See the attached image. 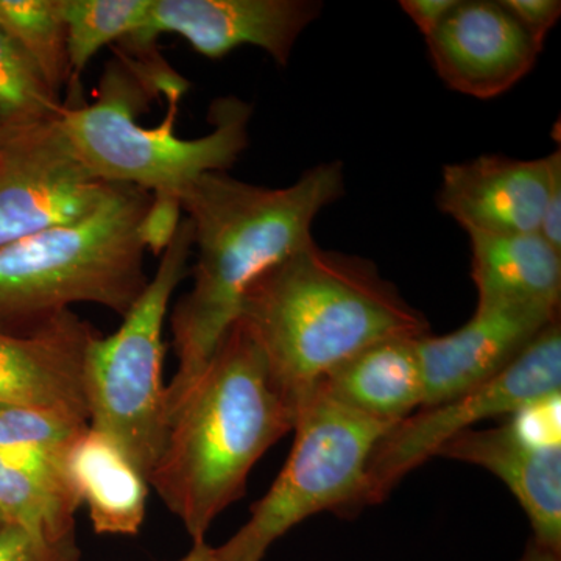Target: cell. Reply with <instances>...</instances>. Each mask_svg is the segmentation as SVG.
<instances>
[{
	"label": "cell",
	"instance_id": "cell-32",
	"mask_svg": "<svg viewBox=\"0 0 561 561\" xmlns=\"http://www.w3.org/2000/svg\"><path fill=\"white\" fill-rule=\"evenodd\" d=\"M7 524L9 523H7L5 516H3V513L0 512V529H3V527L7 526Z\"/></svg>",
	"mask_w": 561,
	"mask_h": 561
},
{
	"label": "cell",
	"instance_id": "cell-29",
	"mask_svg": "<svg viewBox=\"0 0 561 561\" xmlns=\"http://www.w3.org/2000/svg\"><path fill=\"white\" fill-rule=\"evenodd\" d=\"M176 561H220L219 551L206 540L192 542L191 551Z\"/></svg>",
	"mask_w": 561,
	"mask_h": 561
},
{
	"label": "cell",
	"instance_id": "cell-16",
	"mask_svg": "<svg viewBox=\"0 0 561 561\" xmlns=\"http://www.w3.org/2000/svg\"><path fill=\"white\" fill-rule=\"evenodd\" d=\"M317 383L351 411L386 424L408 419L426 400L416 339L375 343Z\"/></svg>",
	"mask_w": 561,
	"mask_h": 561
},
{
	"label": "cell",
	"instance_id": "cell-4",
	"mask_svg": "<svg viewBox=\"0 0 561 561\" xmlns=\"http://www.w3.org/2000/svg\"><path fill=\"white\" fill-rule=\"evenodd\" d=\"M187 80L150 50L121 55L106 66L91 103H62L60 122L77 157L110 184H128L180 201L205 173L227 172L249 146L253 106L236 95L210 105L213 130L197 139L173 131Z\"/></svg>",
	"mask_w": 561,
	"mask_h": 561
},
{
	"label": "cell",
	"instance_id": "cell-19",
	"mask_svg": "<svg viewBox=\"0 0 561 561\" xmlns=\"http://www.w3.org/2000/svg\"><path fill=\"white\" fill-rule=\"evenodd\" d=\"M468 238L478 302H526L560 309L561 253L538 232Z\"/></svg>",
	"mask_w": 561,
	"mask_h": 561
},
{
	"label": "cell",
	"instance_id": "cell-30",
	"mask_svg": "<svg viewBox=\"0 0 561 561\" xmlns=\"http://www.w3.org/2000/svg\"><path fill=\"white\" fill-rule=\"evenodd\" d=\"M522 561H561V556H557V553L548 551V549H542L537 542L530 541Z\"/></svg>",
	"mask_w": 561,
	"mask_h": 561
},
{
	"label": "cell",
	"instance_id": "cell-24",
	"mask_svg": "<svg viewBox=\"0 0 561 561\" xmlns=\"http://www.w3.org/2000/svg\"><path fill=\"white\" fill-rule=\"evenodd\" d=\"M561 394L553 393L523 405L508 416L507 426L538 448H561Z\"/></svg>",
	"mask_w": 561,
	"mask_h": 561
},
{
	"label": "cell",
	"instance_id": "cell-5",
	"mask_svg": "<svg viewBox=\"0 0 561 561\" xmlns=\"http://www.w3.org/2000/svg\"><path fill=\"white\" fill-rule=\"evenodd\" d=\"M151 198L117 184L87 219L0 247V331L28 334L76 302L127 316L150 280L140 228Z\"/></svg>",
	"mask_w": 561,
	"mask_h": 561
},
{
	"label": "cell",
	"instance_id": "cell-6",
	"mask_svg": "<svg viewBox=\"0 0 561 561\" xmlns=\"http://www.w3.org/2000/svg\"><path fill=\"white\" fill-rule=\"evenodd\" d=\"M192 249L194 230L186 217L119 330L99 335L84 357L90 427L108 437L147 481L169 431L162 328L173 291L190 275Z\"/></svg>",
	"mask_w": 561,
	"mask_h": 561
},
{
	"label": "cell",
	"instance_id": "cell-26",
	"mask_svg": "<svg viewBox=\"0 0 561 561\" xmlns=\"http://www.w3.org/2000/svg\"><path fill=\"white\" fill-rule=\"evenodd\" d=\"M181 210L183 209H181L179 198L153 195L149 209L144 216L142 228H140L147 250L161 256L162 251L168 249L173 236L179 230Z\"/></svg>",
	"mask_w": 561,
	"mask_h": 561
},
{
	"label": "cell",
	"instance_id": "cell-15",
	"mask_svg": "<svg viewBox=\"0 0 561 561\" xmlns=\"http://www.w3.org/2000/svg\"><path fill=\"white\" fill-rule=\"evenodd\" d=\"M435 457L476 465L497 476L519 502L531 541L561 556V448H538L507 426L461 432Z\"/></svg>",
	"mask_w": 561,
	"mask_h": 561
},
{
	"label": "cell",
	"instance_id": "cell-9",
	"mask_svg": "<svg viewBox=\"0 0 561 561\" xmlns=\"http://www.w3.org/2000/svg\"><path fill=\"white\" fill-rule=\"evenodd\" d=\"M116 187L84 168L60 113L10 119L0 139V247L87 219Z\"/></svg>",
	"mask_w": 561,
	"mask_h": 561
},
{
	"label": "cell",
	"instance_id": "cell-23",
	"mask_svg": "<svg viewBox=\"0 0 561 561\" xmlns=\"http://www.w3.org/2000/svg\"><path fill=\"white\" fill-rule=\"evenodd\" d=\"M90 424L35 405L0 402V449H36L62 456Z\"/></svg>",
	"mask_w": 561,
	"mask_h": 561
},
{
	"label": "cell",
	"instance_id": "cell-1",
	"mask_svg": "<svg viewBox=\"0 0 561 561\" xmlns=\"http://www.w3.org/2000/svg\"><path fill=\"white\" fill-rule=\"evenodd\" d=\"M345 195L341 161L308 169L286 187L257 186L210 172L180 195L194 230V284L171 317L175 375L165 389L173 413L238 320L251 284L312 239L319 214Z\"/></svg>",
	"mask_w": 561,
	"mask_h": 561
},
{
	"label": "cell",
	"instance_id": "cell-27",
	"mask_svg": "<svg viewBox=\"0 0 561 561\" xmlns=\"http://www.w3.org/2000/svg\"><path fill=\"white\" fill-rule=\"evenodd\" d=\"M502 5L531 38L545 46L546 36L560 20L559 0H501Z\"/></svg>",
	"mask_w": 561,
	"mask_h": 561
},
{
	"label": "cell",
	"instance_id": "cell-20",
	"mask_svg": "<svg viewBox=\"0 0 561 561\" xmlns=\"http://www.w3.org/2000/svg\"><path fill=\"white\" fill-rule=\"evenodd\" d=\"M0 28L35 62L54 94L72 84L61 0H0Z\"/></svg>",
	"mask_w": 561,
	"mask_h": 561
},
{
	"label": "cell",
	"instance_id": "cell-14",
	"mask_svg": "<svg viewBox=\"0 0 561 561\" xmlns=\"http://www.w3.org/2000/svg\"><path fill=\"white\" fill-rule=\"evenodd\" d=\"M99 335L72 311L28 334L0 331V402L50 409L90 424L83 365Z\"/></svg>",
	"mask_w": 561,
	"mask_h": 561
},
{
	"label": "cell",
	"instance_id": "cell-18",
	"mask_svg": "<svg viewBox=\"0 0 561 561\" xmlns=\"http://www.w3.org/2000/svg\"><path fill=\"white\" fill-rule=\"evenodd\" d=\"M80 505L65 454L0 449V512L7 523L47 541L73 540Z\"/></svg>",
	"mask_w": 561,
	"mask_h": 561
},
{
	"label": "cell",
	"instance_id": "cell-21",
	"mask_svg": "<svg viewBox=\"0 0 561 561\" xmlns=\"http://www.w3.org/2000/svg\"><path fill=\"white\" fill-rule=\"evenodd\" d=\"M151 5L153 0H61L73 94H80L81 73L98 51L140 31Z\"/></svg>",
	"mask_w": 561,
	"mask_h": 561
},
{
	"label": "cell",
	"instance_id": "cell-31",
	"mask_svg": "<svg viewBox=\"0 0 561 561\" xmlns=\"http://www.w3.org/2000/svg\"><path fill=\"white\" fill-rule=\"evenodd\" d=\"M10 119H13V117L3 116V114L0 113V139H2L3 133L7 130V125H9Z\"/></svg>",
	"mask_w": 561,
	"mask_h": 561
},
{
	"label": "cell",
	"instance_id": "cell-17",
	"mask_svg": "<svg viewBox=\"0 0 561 561\" xmlns=\"http://www.w3.org/2000/svg\"><path fill=\"white\" fill-rule=\"evenodd\" d=\"M65 467L98 534H139L149 482L108 437L88 426L66 449Z\"/></svg>",
	"mask_w": 561,
	"mask_h": 561
},
{
	"label": "cell",
	"instance_id": "cell-25",
	"mask_svg": "<svg viewBox=\"0 0 561 561\" xmlns=\"http://www.w3.org/2000/svg\"><path fill=\"white\" fill-rule=\"evenodd\" d=\"M0 561H80V549L76 538L51 542L7 524L0 529Z\"/></svg>",
	"mask_w": 561,
	"mask_h": 561
},
{
	"label": "cell",
	"instance_id": "cell-10",
	"mask_svg": "<svg viewBox=\"0 0 561 561\" xmlns=\"http://www.w3.org/2000/svg\"><path fill=\"white\" fill-rule=\"evenodd\" d=\"M321 9L316 0H153L144 27L121 43L127 51L153 49L158 36L175 33L210 60L253 46L287 66Z\"/></svg>",
	"mask_w": 561,
	"mask_h": 561
},
{
	"label": "cell",
	"instance_id": "cell-28",
	"mask_svg": "<svg viewBox=\"0 0 561 561\" xmlns=\"http://www.w3.org/2000/svg\"><path fill=\"white\" fill-rule=\"evenodd\" d=\"M457 3L459 0H402L401 9L427 38L453 13Z\"/></svg>",
	"mask_w": 561,
	"mask_h": 561
},
{
	"label": "cell",
	"instance_id": "cell-7",
	"mask_svg": "<svg viewBox=\"0 0 561 561\" xmlns=\"http://www.w3.org/2000/svg\"><path fill=\"white\" fill-rule=\"evenodd\" d=\"M393 426L351 411L319 383L301 391L289 459L249 522L217 548L220 561H262L273 542L317 513L356 516L368 507V463Z\"/></svg>",
	"mask_w": 561,
	"mask_h": 561
},
{
	"label": "cell",
	"instance_id": "cell-12",
	"mask_svg": "<svg viewBox=\"0 0 561 561\" xmlns=\"http://www.w3.org/2000/svg\"><path fill=\"white\" fill-rule=\"evenodd\" d=\"M560 309L526 302H478L459 330L416 339L424 408L453 400L504 370L552 321Z\"/></svg>",
	"mask_w": 561,
	"mask_h": 561
},
{
	"label": "cell",
	"instance_id": "cell-3",
	"mask_svg": "<svg viewBox=\"0 0 561 561\" xmlns=\"http://www.w3.org/2000/svg\"><path fill=\"white\" fill-rule=\"evenodd\" d=\"M238 319L295 398L362 350L431 330L375 262L313 238L251 284Z\"/></svg>",
	"mask_w": 561,
	"mask_h": 561
},
{
	"label": "cell",
	"instance_id": "cell-8",
	"mask_svg": "<svg viewBox=\"0 0 561 561\" xmlns=\"http://www.w3.org/2000/svg\"><path fill=\"white\" fill-rule=\"evenodd\" d=\"M560 391L561 323L557 319L490 381L442 404L421 408L390 427L368 463V507L381 504L409 472L437 456L456 435Z\"/></svg>",
	"mask_w": 561,
	"mask_h": 561
},
{
	"label": "cell",
	"instance_id": "cell-22",
	"mask_svg": "<svg viewBox=\"0 0 561 561\" xmlns=\"http://www.w3.org/2000/svg\"><path fill=\"white\" fill-rule=\"evenodd\" d=\"M62 102L35 62L0 28V113L13 119L54 116Z\"/></svg>",
	"mask_w": 561,
	"mask_h": 561
},
{
	"label": "cell",
	"instance_id": "cell-11",
	"mask_svg": "<svg viewBox=\"0 0 561 561\" xmlns=\"http://www.w3.org/2000/svg\"><path fill=\"white\" fill-rule=\"evenodd\" d=\"M426 43L443 83L481 101L516 87L542 50L501 0H459Z\"/></svg>",
	"mask_w": 561,
	"mask_h": 561
},
{
	"label": "cell",
	"instance_id": "cell-13",
	"mask_svg": "<svg viewBox=\"0 0 561 561\" xmlns=\"http://www.w3.org/2000/svg\"><path fill=\"white\" fill-rule=\"evenodd\" d=\"M561 151L537 160L482 154L443 168L438 208L467 234L538 232Z\"/></svg>",
	"mask_w": 561,
	"mask_h": 561
},
{
	"label": "cell",
	"instance_id": "cell-2",
	"mask_svg": "<svg viewBox=\"0 0 561 561\" xmlns=\"http://www.w3.org/2000/svg\"><path fill=\"white\" fill-rule=\"evenodd\" d=\"M297 404L236 320L169 421L147 481L192 542L205 540L217 516L245 494L257 460L294 431Z\"/></svg>",
	"mask_w": 561,
	"mask_h": 561
}]
</instances>
